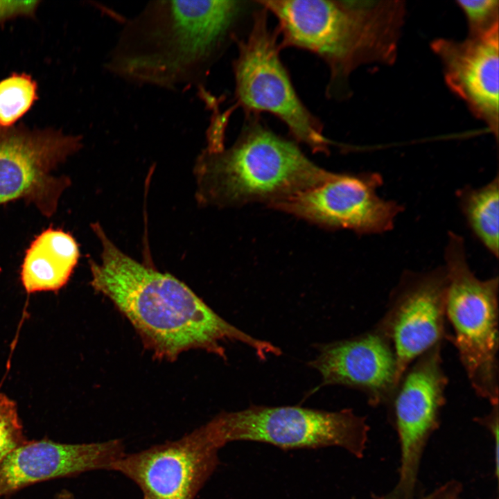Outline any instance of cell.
<instances>
[{
    "instance_id": "3",
    "label": "cell",
    "mask_w": 499,
    "mask_h": 499,
    "mask_svg": "<svg viewBox=\"0 0 499 499\" xmlns=\"http://www.w3.org/2000/svg\"><path fill=\"white\" fill-rule=\"evenodd\" d=\"M278 22L281 49L319 57L332 87L360 65L392 63L405 15L401 1L260 0Z\"/></svg>"
},
{
    "instance_id": "19",
    "label": "cell",
    "mask_w": 499,
    "mask_h": 499,
    "mask_svg": "<svg viewBox=\"0 0 499 499\" xmlns=\"http://www.w3.org/2000/svg\"><path fill=\"white\" fill-rule=\"evenodd\" d=\"M469 28V36H480L498 30V1H457Z\"/></svg>"
},
{
    "instance_id": "20",
    "label": "cell",
    "mask_w": 499,
    "mask_h": 499,
    "mask_svg": "<svg viewBox=\"0 0 499 499\" xmlns=\"http://www.w3.org/2000/svg\"><path fill=\"white\" fill-rule=\"evenodd\" d=\"M26 442L15 403L0 393V462Z\"/></svg>"
},
{
    "instance_id": "10",
    "label": "cell",
    "mask_w": 499,
    "mask_h": 499,
    "mask_svg": "<svg viewBox=\"0 0 499 499\" xmlns=\"http://www.w3.org/2000/svg\"><path fill=\"white\" fill-rule=\"evenodd\" d=\"M220 448L205 423L175 441L123 455L112 471L133 481L142 499H194L216 469Z\"/></svg>"
},
{
    "instance_id": "16",
    "label": "cell",
    "mask_w": 499,
    "mask_h": 499,
    "mask_svg": "<svg viewBox=\"0 0 499 499\" xmlns=\"http://www.w3.org/2000/svg\"><path fill=\"white\" fill-rule=\"evenodd\" d=\"M79 257L78 245L70 234L52 227L44 230L26 252L21 270L24 288L29 293L60 289Z\"/></svg>"
},
{
    "instance_id": "21",
    "label": "cell",
    "mask_w": 499,
    "mask_h": 499,
    "mask_svg": "<svg viewBox=\"0 0 499 499\" xmlns=\"http://www.w3.org/2000/svg\"><path fill=\"white\" fill-rule=\"evenodd\" d=\"M40 1H0V26L19 17H34Z\"/></svg>"
},
{
    "instance_id": "22",
    "label": "cell",
    "mask_w": 499,
    "mask_h": 499,
    "mask_svg": "<svg viewBox=\"0 0 499 499\" xmlns=\"http://www.w3.org/2000/svg\"><path fill=\"white\" fill-rule=\"evenodd\" d=\"M56 499H74L73 495L68 491H63L58 495Z\"/></svg>"
},
{
    "instance_id": "11",
    "label": "cell",
    "mask_w": 499,
    "mask_h": 499,
    "mask_svg": "<svg viewBox=\"0 0 499 499\" xmlns=\"http://www.w3.org/2000/svg\"><path fill=\"white\" fill-rule=\"evenodd\" d=\"M446 287V273L441 266L428 272H405L393 290L376 329L391 342L398 382L417 358L448 338Z\"/></svg>"
},
{
    "instance_id": "5",
    "label": "cell",
    "mask_w": 499,
    "mask_h": 499,
    "mask_svg": "<svg viewBox=\"0 0 499 499\" xmlns=\"http://www.w3.org/2000/svg\"><path fill=\"white\" fill-rule=\"evenodd\" d=\"M446 319L472 388L498 403V277L481 280L469 267L463 238L448 233Z\"/></svg>"
},
{
    "instance_id": "17",
    "label": "cell",
    "mask_w": 499,
    "mask_h": 499,
    "mask_svg": "<svg viewBox=\"0 0 499 499\" xmlns=\"http://www.w3.org/2000/svg\"><path fill=\"white\" fill-rule=\"evenodd\" d=\"M499 178L475 188L465 186L456 193L461 212L475 238L493 256L499 252Z\"/></svg>"
},
{
    "instance_id": "15",
    "label": "cell",
    "mask_w": 499,
    "mask_h": 499,
    "mask_svg": "<svg viewBox=\"0 0 499 499\" xmlns=\"http://www.w3.org/2000/svg\"><path fill=\"white\" fill-rule=\"evenodd\" d=\"M441 344L408 367L392 396L404 480L412 473L422 441L433 427L444 403L447 378L442 367Z\"/></svg>"
},
{
    "instance_id": "1",
    "label": "cell",
    "mask_w": 499,
    "mask_h": 499,
    "mask_svg": "<svg viewBox=\"0 0 499 499\" xmlns=\"http://www.w3.org/2000/svg\"><path fill=\"white\" fill-rule=\"evenodd\" d=\"M91 228L102 251L99 263L89 261L91 285L130 321L155 358L172 361L184 351L202 349L227 360V342L246 344L263 360L281 354L272 343L225 320L174 276L123 252L98 223Z\"/></svg>"
},
{
    "instance_id": "12",
    "label": "cell",
    "mask_w": 499,
    "mask_h": 499,
    "mask_svg": "<svg viewBox=\"0 0 499 499\" xmlns=\"http://www.w3.org/2000/svg\"><path fill=\"white\" fill-rule=\"evenodd\" d=\"M308 365L317 370L323 387L358 389L372 403L392 397L398 385L396 360L388 338L378 329L360 335L317 345Z\"/></svg>"
},
{
    "instance_id": "13",
    "label": "cell",
    "mask_w": 499,
    "mask_h": 499,
    "mask_svg": "<svg viewBox=\"0 0 499 499\" xmlns=\"http://www.w3.org/2000/svg\"><path fill=\"white\" fill-rule=\"evenodd\" d=\"M499 32L469 36L462 42L439 39L432 44L445 80L472 113L498 137L499 122Z\"/></svg>"
},
{
    "instance_id": "4",
    "label": "cell",
    "mask_w": 499,
    "mask_h": 499,
    "mask_svg": "<svg viewBox=\"0 0 499 499\" xmlns=\"http://www.w3.org/2000/svg\"><path fill=\"white\" fill-rule=\"evenodd\" d=\"M197 199L204 205H267L317 187L335 173L310 161L293 141L250 115L238 137L217 152L204 150L194 168Z\"/></svg>"
},
{
    "instance_id": "9",
    "label": "cell",
    "mask_w": 499,
    "mask_h": 499,
    "mask_svg": "<svg viewBox=\"0 0 499 499\" xmlns=\"http://www.w3.org/2000/svg\"><path fill=\"white\" fill-rule=\"evenodd\" d=\"M378 173H335L326 182L268 205L319 227L347 229L360 235L390 231L402 205L381 198Z\"/></svg>"
},
{
    "instance_id": "14",
    "label": "cell",
    "mask_w": 499,
    "mask_h": 499,
    "mask_svg": "<svg viewBox=\"0 0 499 499\" xmlns=\"http://www.w3.org/2000/svg\"><path fill=\"white\" fill-rule=\"evenodd\" d=\"M121 439L89 444L27 441L0 462V496L49 479L111 470L123 455Z\"/></svg>"
},
{
    "instance_id": "18",
    "label": "cell",
    "mask_w": 499,
    "mask_h": 499,
    "mask_svg": "<svg viewBox=\"0 0 499 499\" xmlns=\"http://www.w3.org/2000/svg\"><path fill=\"white\" fill-rule=\"evenodd\" d=\"M38 85L26 73H12L0 80V129L14 126L39 99Z\"/></svg>"
},
{
    "instance_id": "6",
    "label": "cell",
    "mask_w": 499,
    "mask_h": 499,
    "mask_svg": "<svg viewBox=\"0 0 499 499\" xmlns=\"http://www.w3.org/2000/svg\"><path fill=\"white\" fill-rule=\"evenodd\" d=\"M261 8L247 37L237 40L238 55L233 62L235 104L227 112L230 115L240 107L249 115L270 113L286 125L297 142L326 154L332 141L296 92L280 58L278 34L269 28L268 12Z\"/></svg>"
},
{
    "instance_id": "8",
    "label": "cell",
    "mask_w": 499,
    "mask_h": 499,
    "mask_svg": "<svg viewBox=\"0 0 499 499\" xmlns=\"http://www.w3.org/2000/svg\"><path fill=\"white\" fill-rule=\"evenodd\" d=\"M82 140L61 130L22 123L0 129V205L23 200L51 217L71 184L68 177L52 171L82 148Z\"/></svg>"
},
{
    "instance_id": "7",
    "label": "cell",
    "mask_w": 499,
    "mask_h": 499,
    "mask_svg": "<svg viewBox=\"0 0 499 499\" xmlns=\"http://www.w3.org/2000/svg\"><path fill=\"white\" fill-rule=\"evenodd\" d=\"M207 425L220 448L231 441H250L286 450L338 446L356 455L361 454L367 429L363 419L349 409L255 405L222 412Z\"/></svg>"
},
{
    "instance_id": "2",
    "label": "cell",
    "mask_w": 499,
    "mask_h": 499,
    "mask_svg": "<svg viewBox=\"0 0 499 499\" xmlns=\"http://www.w3.org/2000/svg\"><path fill=\"white\" fill-rule=\"evenodd\" d=\"M245 1H152L128 19L104 67L128 82L173 90L202 86Z\"/></svg>"
}]
</instances>
